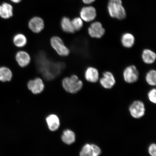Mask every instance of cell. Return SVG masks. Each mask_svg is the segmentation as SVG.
<instances>
[{"label":"cell","mask_w":156,"mask_h":156,"mask_svg":"<svg viewBox=\"0 0 156 156\" xmlns=\"http://www.w3.org/2000/svg\"><path fill=\"white\" fill-rule=\"evenodd\" d=\"M101 150L98 146L94 144H86L84 146L80 153V156H99Z\"/></svg>","instance_id":"9"},{"label":"cell","mask_w":156,"mask_h":156,"mask_svg":"<svg viewBox=\"0 0 156 156\" xmlns=\"http://www.w3.org/2000/svg\"><path fill=\"white\" fill-rule=\"evenodd\" d=\"M46 121L49 129L51 131H55L59 128L60 120L58 117L56 115H50L47 117Z\"/></svg>","instance_id":"16"},{"label":"cell","mask_w":156,"mask_h":156,"mask_svg":"<svg viewBox=\"0 0 156 156\" xmlns=\"http://www.w3.org/2000/svg\"><path fill=\"white\" fill-rule=\"evenodd\" d=\"M61 27L64 32L73 34L75 32V30L73 28L71 21L67 18L64 17L61 21Z\"/></svg>","instance_id":"21"},{"label":"cell","mask_w":156,"mask_h":156,"mask_svg":"<svg viewBox=\"0 0 156 156\" xmlns=\"http://www.w3.org/2000/svg\"><path fill=\"white\" fill-rule=\"evenodd\" d=\"M50 42L52 48L59 55L66 56L69 54V49L65 45L63 40L59 37H52L51 39Z\"/></svg>","instance_id":"4"},{"label":"cell","mask_w":156,"mask_h":156,"mask_svg":"<svg viewBox=\"0 0 156 156\" xmlns=\"http://www.w3.org/2000/svg\"><path fill=\"white\" fill-rule=\"evenodd\" d=\"M96 9L92 6L83 7L80 12L81 19L87 22H91L94 20L96 18Z\"/></svg>","instance_id":"10"},{"label":"cell","mask_w":156,"mask_h":156,"mask_svg":"<svg viewBox=\"0 0 156 156\" xmlns=\"http://www.w3.org/2000/svg\"><path fill=\"white\" fill-rule=\"evenodd\" d=\"M108 10L109 14L112 18L121 20L126 17V12L122 5L121 0H110Z\"/></svg>","instance_id":"2"},{"label":"cell","mask_w":156,"mask_h":156,"mask_svg":"<svg viewBox=\"0 0 156 156\" xmlns=\"http://www.w3.org/2000/svg\"><path fill=\"white\" fill-rule=\"evenodd\" d=\"M72 25L75 31H79L83 26V20L79 17L75 18L71 21Z\"/></svg>","instance_id":"24"},{"label":"cell","mask_w":156,"mask_h":156,"mask_svg":"<svg viewBox=\"0 0 156 156\" xmlns=\"http://www.w3.org/2000/svg\"><path fill=\"white\" fill-rule=\"evenodd\" d=\"M12 73L11 70L6 67H0V81L5 82L11 80Z\"/></svg>","instance_id":"20"},{"label":"cell","mask_w":156,"mask_h":156,"mask_svg":"<svg viewBox=\"0 0 156 156\" xmlns=\"http://www.w3.org/2000/svg\"><path fill=\"white\" fill-rule=\"evenodd\" d=\"M148 97L150 101L155 104L156 102V90L153 88L151 90L148 94Z\"/></svg>","instance_id":"25"},{"label":"cell","mask_w":156,"mask_h":156,"mask_svg":"<svg viewBox=\"0 0 156 156\" xmlns=\"http://www.w3.org/2000/svg\"><path fill=\"white\" fill-rule=\"evenodd\" d=\"M149 153L151 156H156V146L155 144H153L150 146Z\"/></svg>","instance_id":"26"},{"label":"cell","mask_w":156,"mask_h":156,"mask_svg":"<svg viewBox=\"0 0 156 156\" xmlns=\"http://www.w3.org/2000/svg\"><path fill=\"white\" fill-rule=\"evenodd\" d=\"M121 41L122 45L124 48H130L133 46L135 43V38L132 34L126 33L122 35Z\"/></svg>","instance_id":"18"},{"label":"cell","mask_w":156,"mask_h":156,"mask_svg":"<svg viewBox=\"0 0 156 156\" xmlns=\"http://www.w3.org/2000/svg\"><path fill=\"white\" fill-rule=\"evenodd\" d=\"M83 1L86 4H90L94 2L95 0H83Z\"/></svg>","instance_id":"27"},{"label":"cell","mask_w":156,"mask_h":156,"mask_svg":"<svg viewBox=\"0 0 156 156\" xmlns=\"http://www.w3.org/2000/svg\"><path fill=\"white\" fill-rule=\"evenodd\" d=\"M9 1L13 3H19L21 0H9Z\"/></svg>","instance_id":"28"},{"label":"cell","mask_w":156,"mask_h":156,"mask_svg":"<svg viewBox=\"0 0 156 156\" xmlns=\"http://www.w3.org/2000/svg\"><path fill=\"white\" fill-rule=\"evenodd\" d=\"M64 90L68 93H77L83 87V83L76 75H73L70 77L64 78L62 81Z\"/></svg>","instance_id":"3"},{"label":"cell","mask_w":156,"mask_h":156,"mask_svg":"<svg viewBox=\"0 0 156 156\" xmlns=\"http://www.w3.org/2000/svg\"><path fill=\"white\" fill-rule=\"evenodd\" d=\"M129 110L132 117L134 118L139 119L145 114V105L141 101H135L130 105Z\"/></svg>","instance_id":"6"},{"label":"cell","mask_w":156,"mask_h":156,"mask_svg":"<svg viewBox=\"0 0 156 156\" xmlns=\"http://www.w3.org/2000/svg\"><path fill=\"white\" fill-rule=\"evenodd\" d=\"M29 27L33 32L35 33H40L44 28V21L40 17H34L29 21Z\"/></svg>","instance_id":"13"},{"label":"cell","mask_w":156,"mask_h":156,"mask_svg":"<svg viewBox=\"0 0 156 156\" xmlns=\"http://www.w3.org/2000/svg\"><path fill=\"white\" fill-rule=\"evenodd\" d=\"M88 30L91 37L98 39L102 38L105 33L102 24L99 22H95L91 24Z\"/></svg>","instance_id":"7"},{"label":"cell","mask_w":156,"mask_h":156,"mask_svg":"<svg viewBox=\"0 0 156 156\" xmlns=\"http://www.w3.org/2000/svg\"><path fill=\"white\" fill-rule=\"evenodd\" d=\"M44 87L43 82L39 78L31 80L28 83V87L29 90L35 94L41 93L44 90Z\"/></svg>","instance_id":"11"},{"label":"cell","mask_w":156,"mask_h":156,"mask_svg":"<svg viewBox=\"0 0 156 156\" xmlns=\"http://www.w3.org/2000/svg\"><path fill=\"white\" fill-rule=\"evenodd\" d=\"M37 62L39 71L48 80L54 79L61 73L64 67L63 63L51 62L44 53L39 55Z\"/></svg>","instance_id":"1"},{"label":"cell","mask_w":156,"mask_h":156,"mask_svg":"<svg viewBox=\"0 0 156 156\" xmlns=\"http://www.w3.org/2000/svg\"><path fill=\"white\" fill-rule=\"evenodd\" d=\"M142 58L143 61L146 64H153L155 61L156 55L153 51L149 49H145L142 51Z\"/></svg>","instance_id":"17"},{"label":"cell","mask_w":156,"mask_h":156,"mask_svg":"<svg viewBox=\"0 0 156 156\" xmlns=\"http://www.w3.org/2000/svg\"><path fill=\"white\" fill-rule=\"evenodd\" d=\"M27 41L26 37L21 34L16 35L13 38V42L15 45L19 48L23 47L26 45Z\"/></svg>","instance_id":"22"},{"label":"cell","mask_w":156,"mask_h":156,"mask_svg":"<svg viewBox=\"0 0 156 156\" xmlns=\"http://www.w3.org/2000/svg\"><path fill=\"white\" fill-rule=\"evenodd\" d=\"M146 82L150 85L155 86L156 84V71L155 70H150L146 74L145 77Z\"/></svg>","instance_id":"23"},{"label":"cell","mask_w":156,"mask_h":156,"mask_svg":"<svg viewBox=\"0 0 156 156\" xmlns=\"http://www.w3.org/2000/svg\"><path fill=\"white\" fill-rule=\"evenodd\" d=\"M17 63L22 67H26L30 63V57L27 52L24 51H19L16 55Z\"/></svg>","instance_id":"15"},{"label":"cell","mask_w":156,"mask_h":156,"mask_svg":"<svg viewBox=\"0 0 156 156\" xmlns=\"http://www.w3.org/2000/svg\"><path fill=\"white\" fill-rule=\"evenodd\" d=\"M62 139L64 143L67 145H71L75 141V134L71 130H66L62 134Z\"/></svg>","instance_id":"19"},{"label":"cell","mask_w":156,"mask_h":156,"mask_svg":"<svg viewBox=\"0 0 156 156\" xmlns=\"http://www.w3.org/2000/svg\"><path fill=\"white\" fill-rule=\"evenodd\" d=\"M85 77L86 80L91 83H96L99 79V73L97 68L88 67L85 73Z\"/></svg>","instance_id":"14"},{"label":"cell","mask_w":156,"mask_h":156,"mask_svg":"<svg viewBox=\"0 0 156 156\" xmlns=\"http://www.w3.org/2000/svg\"><path fill=\"white\" fill-rule=\"evenodd\" d=\"M139 74L135 66L130 65L124 69L123 76L124 81L129 83H135L139 79Z\"/></svg>","instance_id":"5"},{"label":"cell","mask_w":156,"mask_h":156,"mask_svg":"<svg viewBox=\"0 0 156 156\" xmlns=\"http://www.w3.org/2000/svg\"><path fill=\"white\" fill-rule=\"evenodd\" d=\"M13 15V7L10 3L5 2L0 5V17L2 19H9Z\"/></svg>","instance_id":"12"},{"label":"cell","mask_w":156,"mask_h":156,"mask_svg":"<svg viewBox=\"0 0 156 156\" xmlns=\"http://www.w3.org/2000/svg\"><path fill=\"white\" fill-rule=\"evenodd\" d=\"M100 84L104 88L110 89L116 83V80L113 74L109 71L104 72L102 77L100 79Z\"/></svg>","instance_id":"8"}]
</instances>
